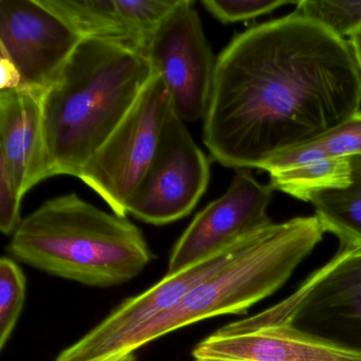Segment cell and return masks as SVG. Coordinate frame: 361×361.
Segmentation results:
<instances>
[{
  "label": "cell",
  "instance_id": "1",
  "mask_svg": "<svg viewBox=\"0 0 361 361\" xmlns=\"http://www.w3.org/2000/svg\"><path fill=\"white\" fill-rule=\"evenodd\" d=\"M360 107L361 71L348 39L293 12L236 35L217 56L204 142L221 166L259 170Z\"/></svg>",
  "mask_w": 361,
  "mask_h": 361
},
{
  "label": "cell",
  "instance_id": "2",
  "mask_svg": "<svg viewBox=\"0 0 361 361\" xmlns=\"http://www.w3.org/2000/svg\"><path fill=\"white\" fill-rule=\"evenodd\" d=\"M140 52L83 39L41 99L46 179L79 178L154 77Z\"/></svg>",
  "mask_w": 361,
  "mask_h": 361
},
{
  "label": "cell",
  "instance_id": "3",
  "mask_svg": "<svg viewBox=\"0 0 361 361\" xmlns=\"http://www.w3.org/2000/svg\"><path fill=\"white\" fill-rule=\"evenodd\" d=\"M8 250L50 276L94 287L128 282L154 259L140 228L75 193L51 198L23 219Z\"/></svg>",
  "mask_w": 361,
  "mask_h": 361
},
{
  "label": "cell",
  "instance_id": "4",
  "mask_svg": "<svg viewBox=\"0 0 361 361\" xmlns=\"http://www.w3.org/2000/svg\"><path fill=\"white\" fill-rule=\"evenodd\" d=\"M324 233L314 215L271 223L247 236L223 267L192 287L171 310L137 329L124 342L121 354L135 353L200 321L245 314L289 280Z\"/></svg>",
  "mask_w": 361,
  "mask_h": 361
},
{
  "label": "cell",
  "instance_id": "5",
  "mask_svg": "<svg viewBox=\"0 0 361 361\" xmlns=\"http://www.w3.org/2000/svg\"><path fill=\"white\" fill-rule=\"evenodd\" d=\"M173 111L170 94L155 73L121 123L82 170L79 178L116 214L128 217V207L153 164Z\"/></svg>",
  "mask_w": 361,
  "mask_h": 361
},
{
  "label": "cell",
  "instance_id": "6",
  "mask_svg": "<svg viewBox=\"0 0 361 361\" xmlns=\"http://www.w3.org/2000/svg\"><path fill=\"white\" fill-rule=\"evenodd\" d=\"M145 56L164 82L174 113L183 122L204 119L216 59L193 1H179L152 35Z\"/></svg>",
  "mask_w": 361,
  "mask_h": 361
},
{
  "label": "cell",
  "instance_id": "7",
  "mask_svg": "<svg viewBox=\"0 0 361 361\" xmlns=\"http://www.w3.org/2000/svg\"><path fill=\"white\" fill-rule=\"evenodd\" d=\"M210 177L208 157L173 111L128 214L156 226L179 221L193 211L206 193Z\"/></svg>",
  "mask_w": 361,
  "mask_h": 361
},
{
  "label": "cell",
  "instance_id": "8",
  "mask_svg": "<svg viewBox=\"0 0 361 361\" xmlns=\"http://www.w3.org/2000/svg\"><path fill=\"white\" fill-rule=\"evenodd\" d=\"M274 189L250 170H238L227 191L197 213L173 247L166 274L206 261L272 223Z\"/></svg>",
  "mask_w": 361,
  "mask_h": 361
},
{
  "label": "cell",
  "instance_id": "9",
  "mask_svg": "<svg viewBox=\"0 0 361 361\" xmlns=\"http://www.w3.org/2000/svg\"><path fill=\"white\" fill-rule=\"evenodd\" d=\"M82 41L39 0H0V54L20 71L23 90L43 96Z\"/></svg>",
  "mask_w": 361,
  "mask_h": 361
},
{
  "label": "cell",
  "instance_id": "10",
  "mask_svg": "<svg viewBox=\"0 0 361 361\" xmlns=\"http://www.w3.org/2000/svg\"><path fill=\"white\" fill-rule=\"evenodd\" d=\"M240 243L187 269L166 274L145 293L126 300L54 361H101L121 355L122 345L137 329L171 310L192 287L223 267Z\"/></svg>",
  "mask_w": 361,
  "mask_h": 361
},
{
  "label": "cell",
  "instance_id": "11",
  "mask_svg": "<svg viewBox=\"0 0 361 361\" xmlns=\"http://www.w3.org/2000/svg\"><path fill=\"white\" fill-rule=\"evenodd\" d=\"M194 358L223 361H361V348L289 323L219 329L195 346Z\"/></svg>",
  "mask_w": 361,
  "mask_h": 361
},
{
  "label": "cell",
  "instance_id": "12",
  "mask_svg": "<svg viewBox=\"0 0 361 361\" xmlns=\"http://www.w3.org/2000/svg\"><path fill=\"white\" fill-rule=\"evenodd\" d=\"M308 317L335 321L361 334V255L339 248L331 261L310 274L286 299L238 323L240 326L295 324Z\"/></svg>",
  "mask_w": 361,
  "mask_h": 361
},
{
  "label": "cell",
  "instance_id": "13",
  "mask_svg": "<svg viewBox=\"0 0 361 361\" xmlns=\"http://www.w3.org/2000/svg\"><path fill=\"white\" fill-rule=\"evenodd\" d=\"M83 39H98L145 56L152 35L180 0H39Z\"/></svg>",
  "mask_w": 361,
  "mask_h": 361
},
{
  "label": "cell",
  "instance_id": "14",
  "mask_svg": "<svg viewBox=\"0 0 361 361\" xmlns=\"http://www.w3.org/2000/svg\"><path fill=\"white\" fill-rule=\"evenodd\" d=\"M41 99L23 88L0 92V164L22 198L46 179Z\"/></svg>",
  "mask_w": 361,
  "mask_h": 361
},
{
  "label": "cell",
  "instance_id": "15",
  "mask_svg": "<svg viewBox=\"0 0 361 361\" xmlns=\"http://www.w3.org/2000/svg\"><path fill=\"white\" fill-rule=\"evenodd\" d=\"M352 181L344 189L312 196L316 217L325 232L337 236L341 248L361 247V156L350 157Z\"/></svg>",
  "mask_w": 361,
  "mask_h": 361
},
{
  "label": "cell",
  "instance_id": "16",
  "mask_svg": "<svg viewBox=\"0 0 361 361\" xmlns=\"http://www.w3.org/2000/svg\"><path fill=\"white\" fill-rule=\"evenodd\" d=\"M270 187L297 200L310 202L327 190L344 189L352 181L350 157L320 160L269 173Z\"/></svg>",
  "mask_w": 361,
  "mask_h": 361
},
{
  "label": "cell",
  "instance_id": "17",
  "mask_svg": "<svg viewBox=\"0 0 361 361\" xmlns=\"http://www.w3.org/2000/svg\"><path fill=\"white\" fill-rule=\"evenodd\" d=\"M354 156H361V111L324 136L274 156L259 170L270 173L320 160Z\"/></svg>",
  "mask_w": 361,
  "mask_h": 361
},
{
  "label": "cell",
  "instance_id": "18",
  "mask_svg": "<svg viewBox=\"0 0 361 361\" xmlns=\"http://www.w3.org/2000/svg\"><path fill=\"white\" fill-rule=\"evenodd\" d=\"M27 279L11 257L0 259V350L11 339L26 302Z\"/></svg>",
  "mask_w": 361,
  "mask_h": 361
},
{
  "label": "cell",
  "instance_id": "19",
  "mask_svg": "<svg viewBox=\"0 0 361 361\" xmlns=\"http://www.w3.org/2000/svg\"><path fill=\"white\" fill-rule=\"evenodd\" d=\"M295 6L298 14L322 25L342 39H350L361 30V0H299Z\"/></svg>",
  "mask_w": 361,
  "mask_h": 361
},
{
  "label": "cell",
  "instance_id": "20",
  "mask_svg": "<svg viewBox=\"0 0 361 361\" xmlns=\"http://www.w3.org/2000/svg\"><path fill=\"white\" fill-rule=\"evenodd\" d=\"M291 0H204L202 7L221 24L246 22L271 13Z\"/></svg>",
  "mask_w": 361,
  "mask_h": 361
},
{
  "label": "cell",
  "instance_id": "21",
  "mask_svg": "<svg viewBox=\"0 0 361 361\" xmlns=\"http://www.w3.org/2000/svg\"><path fill=\"white\" fill-rule=\"evenodd\" d=\"M22 196L5 164H0V229L6 235H12L22 221Z\"/></svg>",
  "mask_w": 361,
  "mask_h": 361
},
{
  "label": "cell",
  "instance_id": "22",
  "mask_svg": "<svg viewBox=\"0 0 361 361\" xmlns=\"http://www.w3.org/2000/svg\"><path fill=\"white\" fill-rule=\"evenodd\" d=\"M0 92L22 88L23 81L20 71L12 61L3 54H0Z\"/></svg>",
  "mask_w": 361,
  "mask_h": 361
},
{
  "label": "cell",
  "instance_id": "23",
  "mask_svg": "<svg viewBox=\"0 0 361 361\" xmlns=\"http://www.w3.org/2000/svg\"><path fill=\"white\" fill-rule=\"evenodd\" d=\"M348 42H350V46H352L353 51H354L357 63H358V66L361 71V30L357 32L354 37H350Z\"/></svg>",
  "mask_w": 361,
  "mask_h": 361
},
{
  "label": "cell",
  "instance_id": "24",
  "mask_svg": "<svg viewBox=\"0 0 361 361\" xmlns=\"http://www.w3.org/2000/svg\"><path fill=\"white\" fill-rule=\"evenodd\" d=\"M101 361H137V357L135 353H128V354L118 355Z\"/></svg>",
  "mask_w": 361,
  "mask_h": 361
},
{
  "label": "cell",
  "instance_id": "25",
  "mask_svg": "<svg viewBox=\"0 0 361 361\" xmlns=\"http://www.w3.org/2000/svg\"><path fill=\"white\" fill-rule=\"evenodd\" d=\"M340 248H341V247H340ZM348 250L352 251V252L356 253V255H361V247H358V248L348 249Z\"/></svg>",
  "mask_w": 361,
  "mask_h": 361
},
{
  "label": "cell",
  "instance_id": "26",
  "mask_svg": "<svg viewBox=\"0 0 361 361\" xmlns=\"http://www.w3.org/2000/svg\"><path fill=\"white\" fill-rule=\"evenodd\" d=\"M196 361H223V360H215V359H200V360Z\"/></svg>",
  "mask_w": 361,
  "mask_h": 361
}]
</instances>
